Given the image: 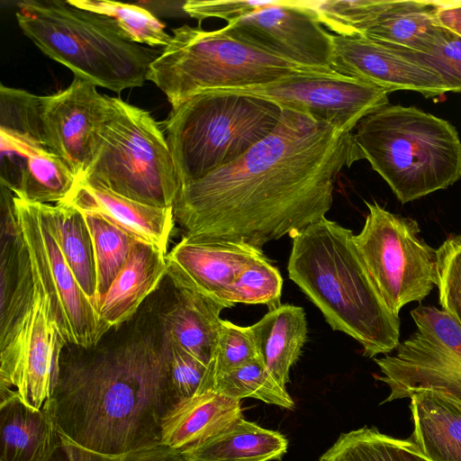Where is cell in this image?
Masks as SVG:
<instances>
[{
  "instance_id": "obj_18",
  "label": "cell",
  "mask_w": 461,
  "mask_h": 461,
  "mask_svg": "<svg viewBox=\"0 0 461 461\" xmlns=\"http://www.w3.org/2000/svg\"><path fill=\"white\" fill-rule=\"evenodd\" d=\"M1 134V185L33 203H58L68 198L77 178L45 147L5 132Z\"/></svg>"
},
{
  "instance_id": "obj_15",
  "label": "cell",
  "mask_w": 461,
  "mask_h": 461,
  "mask_svg": "<svg viewBox=\"0 0 461 461\" xmlns=\"http://www.w3.org/2000/svg\"><path fill=\"white\" fill-rule=\"evenodd\" d=\"M333 43L332 68L341 75L378 86L388 94L411 90L434 97L448 92L440 76L365 35H333Z\"/></svg>"
},
{
  "instance_id": "obj_21",
  "label": "cell",
  "mask_w": 461,
  "mask_h": 461,
  "mask_svg": "<svg viewBox=\"0 0 461 461\" xmlns=\"http://www.w3.org/2000/svg\"><path fill=\"white\" fill-rule=\"evenodd\" d=\"M167 275V254L136 240L128 259L100 298L97 306L101 338L131 320Z\"/></svg>"
},
{
  "instance_id": "obj_16",
  "label": "cell",
  "mask_w": 461,
  "mask_h": 461,
  "mask_svg": "<svg viewBox=\"0 0 461 461\" xmlns=\"http://www.w3.org/2000/svg\"><path fill=\"white\" fill-rule=\"evenodd\" d=\"M263 256L262 249L243 241L183 237L167 254V276L185 281L231 308L229 297L234 282Z\"/></svg>"
},
{
  "instance_id": "obj_42",
  "label": "cell",
  "mask_w": 461,
  "mask_h": 461,
  "mask_svg": "<svg viewBox=\"0 0 461 461\" xmlns=\"http://www.w3.org/2000/svg\"><path fill=\"white\" fill-rule=\"evenodd\" d=\"M208 366L171 341L170 375L179 401L192 397L199 389Z\"/></svg>"
},
{
  "instance_id": "obj_34",
  "label": "cell",
  "mask_w": 461,
  "mask_h": 461,
  "mask_svg": "<svg viewBox=\"0 0 461 461\" xmlns=\"http://www.w3.org/2000/svg\"><path fill=\"white\" fill-rule=\"evenodd\" d=\"M321 23L339 36L363 35L392 4L391 0L307 2Z\"/></svg>"
},
{
  "instance_id": "obj_36",
  "label": "cell",
  "mask_w": 461,
  "mask_h": 461,
  "mask_svg": "<svg viewBox=\"0 0 461 461\" xmlns=\"http://www.w3.org/2000/svg\"><path fill=\"white\" fill-rule=\"evenodd\" d=\"M39 107V95L1 85L0 131L45 147Z\"/></svg>"
},
{
  "instance_id": "obj_43",
  "label": "cell",
  "mask_w": 461,
  "mask_h": 461,
  "mask_svg": "<svg viewBox=\"0 0 461 461\" xmlns=\"http://www.w3.org/2000/svg\"><path fill=\"white\" fill-rule=\"evenodd\" d=\"M438 23L461 36V1H436Z\"/></svg>"
},
{
  "instance_id": "obj_26",
  "label": "cell",
  "mask_w": 461,
  "mask_h": 461,
  "mask_svg": "<svg viewBox=\"0 0 461 461\" xmlns=\"http://www.w3.org/2000/svg\"><path fill=\"white\" fill-rule=\"evenodd\" d=\"M288 442L278 431L242 417L228 428L181 453L190 461H281Z\"/></svg>"
},
{
  "instance_id": "obj_9",
  "label": "cell",
  "mask_w": 461,
  "mask_h": 461,
  "mask_svg": "<svg viewBox=\"0 0 461 461\" xmlns=\"http://www.w3.org/2000/svg\"><path fill=\"white\" fill-rule=\"evenodd\" d=\"M108 102L95 156L79 179L148 205L173 207L181 183L158 122L120 97Z\"/></svg>"
},
{
  "instance_id": "obj_13",
  "label": "cell",
  "mask_w": 461,
  "mask_h": 461,
  "mask_svg": "<svg viewBox=\"0 0 461 461\" xmlns=\"http://www.w3.org/2000/svg\"><path fill=\"white\" fill-rule=\"evenodd\" d=\"M13 202L21 233L53 297L62 337L70 345L95 346L101 339L97 310L77 281L59 245L45 229L38 203L14 194Z\"/></svg>"
},
{
  "instance_id": "obj_40",
  "label": "cell",
  "mask_w": 461,
  "mask_h": 461,
  "mask_svg": "<svg viewBox=\"0 0 461 461\" xmlns=\"http://www.w3.org/2000/svg\"><path fill=\"white\" fill-rule=\"evenodd\" d=\"M48 461H190L183 453L158 444L121 456H108L77 447L60 439Z\"/></svg>"
},
{
  "instance_id": "obj_38",
  "label": "cell",
  "mask_w": 461,
  "mask_h": 461,
  "mask_svg": "<svg viewBox=\"0 0 461 461\" xmlns=\"http://www.w3.org/2000/svg\"><path fill=\"white\" fill-rule=\"evenodd\" d=\"M436 257L439 303L461 324V235L447 238Z\"/></svg>"
},
{
  "instance_id": "obj_33",
  "label": "cell",
  "mask_w": 461,
  "mask_h": 461,
  "mask_svg": "<svg viewBox=\"0 0 461 461\" xmlns=\"http://www.w3.org/2000/svg\"><path fill=\"white\" fill-rule=\"evenodd\" d=\"M383 44L409 61L440 76L448 92L461 93L460 35L438 23L420 50Z\"/></svg>"
},
{
  "instance_id": "obj_25",
  "label": "cell",
  "mask_w": 461,
  "mask_h": 461,
  "mask_svg": "<svg viewBox=\"0 0 461 461\" xmlns=\"http://www.w3.org/2000/svg\"><path fill=\"white\" fill-rule=\"evenodd\" d=\"M260 358L278 384L285 388L289 371L298 360L307 339L303 309L281 304L249 326Z\"/></svg>"
},
{
  "instance_id": "obj_12",
  "label": "cell",
  "mask_w": 461,
  "mask_h": 461,
  "mask_svg": "<svg viewBox=\"0 0 461 461\" xmlns=\"http://www.w3.org/2000/svg\"><path fill=\"white\" fill-rule=\"evenodd\" d=\"M226 35L297 66L333 72V35L307 2L285 1L220 29Z\"/></svg>"
},
{
  "instance_id": "obj_27",
  "label": "cell",
  "mask_w": 461,
  "mask_h": 461,
  "mask_svg": "<svg viewBox=\"0 0 461 461\" xmlns=\"http://www.w3.org/2000/svg\"><path fill=\"white\" fill-rule=\"evenodd\" d=\"M41 221L59 245L69 268L97 310L93 243L85 216L72 205L38 203Z\"/></svg>"
},
{
  "instance_id": "obj_30",
  "label": "cell",
  "mask_w": 461,
  "mask_h": 461,
  "mask_svg": "<svg viewBox=\"0 0 461 461\" xmlns=\"http://www.w3.org/2000/svg\"><path fill=\"white\" fill-rule=\"evenodd\" d=\"M78 8L110 19L128 41L150 47L165 48L171 40L166 25L152 13L138 5L109 0H68Z\"/></svg>"
},
{
  "instance_id": "obj_14",
  "label": "cell",
  "mask_w": 461,
  "mask_h": 461,
  "mask_svg": "<svg viewBox=\"0 0 461 461\" xmlns=\"http://www.w3.org/2000/svg\"><path fill=\"white\" fill-rule=\"evenodd\" d=\"M108 107V96L77 77L66 89L40 96L44 146L60 158L77 179L94 160Z\"/></svg>"
},
{
  "instance_id": "obj_24",
  "label": "cell",
  "mask_w": 461,
  "mask_h": 461,
  "mask_svg": "<svg viewBox=\"0 0 461 461\" xmlns=\"http://www.w3.org/2000/svg\"><path fill=\"white\" fill-rule=\"evenodd\" d=\"M413 432L410 438L430 461H461V406L443 393H411Z\"/></svg>"
},
{
  "instance_id": "obj_37",
  "label": "cell",
  "mask_w": 461,
  "mask_h": 461,
  "mask_svg": "<svg viewBox=\"0 0 461 461\" xmlns=\"http://www.w3.org/2000/svg\"><path fill=\"white\" fill-rule=\"evenodd\" d=\"M283 278L265 257L252 262L236 279L229 301L236 303L266 304L268 311L281 305Z\"/></svg>"
},
{
  "instance_id": "obj_11",
  "label": "cell",
  "mask_w": 461,
  "mask_h": 461,
  "mask_svg": "<svg viewBox=\"0 0 461 461\" xmlns=\"http://www.w3.org/2000/svg\"><path fill=\"white\" fill-rule=\"evenodd\" d=\"M254 96L352 131L360 120L389 104L388 93L336 71L295 75L261 85L218 89Z\"/></svg>"
},
{
  "instance_id": "obj_22",
  "label": "cell",
  "mask_w": 461,
  "mask_h": 461,
  "mask_svg": "<svg viewBox=\"0 0 461 461\" xmlns=\"http://www.w3.org/2000/svg\"><path fill=\"white\" fill-rule=\"evenodd\" d=\"M0 461H48L60 438L47 402L37 410L25 404L16 391L0 402Z\"/></svg>"
},
{
  "instance_id": "obj_2",
  "label": "cell",
  "mask_w": 461,
  "mask_h": 461,
  "mask_svg": "<svg viewBox=\"0 0 461 461\" xmlns=\"http://www.w3.org/2000/svg\"><path fill=\"white\" fill-rule=\"evenodd\" d=\"M161 302L157 291L93 347H64L47 400L61 440L108 456L161 444L162 421L180 402Z\"/></svg>"
},
{
  "instance_id": "obj_39",
  "label": "cell",
  "mask_w": 461,
  "mask_h": 461,
  "mask_svg": "<svg viewBox=\"0 0 461 461\" xmlns=\"http://www.w3.org/2000/svg\"><path fill=\"white\" fill-rule=\"evenodd\" d=\"M418 331L461 360V324L448 312L433 306L411 311Z\"/></svg>"
},
{
  "instance_id": "obj_23",
  "label": "cell",
  "mask_w": 461,
  "mask_h": 461,
  "mask_svg": "<svg viewBox=\"0 0 461 461\" xmlns=\"http://www.w3.org/2000/svg\"><path fill=\"white\" fill-rule=\"evenodd\" d=\"M242 417L240 400L212 389L179 402L162 421L161 443L183 452L220 433Z\"/></svg>"
},
{
  "instance_id": "obj_20",
  "label": "cell",
  "mask_w": 461,
  "mask_h": 461,
  "mask_svg": "<svg viewBox=\"0 0 461 461\" xmlns=\"http://www.w3.org/2000/svg\"><path fill=\"white\" fill-rule=\"evenodd\" d=\"M63 202L83 214L104 219L165 254L168 252V242L176 222L173 207L148 205L83 179H77L73 191Z\"/></svg>"
},
{
  "instance_id": "obj_41",
  "label": "cell",
  "mask_w": 461,
  "mask_h": 461,
  "mask_svg": "<svg viewBox=\"0 0 461 461\" xmlns=\"http://www.w3.org/2000/svg\"><path fill=\"white\" fill-rule=\"evenodd\" d=\"M285 1L187 0L183 2L182 10L199 22L208 18H220L230 23L255 11L275 5H281Z\"/></svg>"
},
{
  "instance_id": "obj_7",
  "label": "cell",
  "mask_w": 461,
  "mask_h": 461,
  "mask_svg": "<svg viewBox=\"0 0 461 461\" xmlns=\"http://www.w3.org/2000/svg\"><path fill=\"white\" fill-rule=\"evenodd\" d=\"M282 113L273 102L218 89L171 109L165 136L181 186L238 159L275 130Z\"/></svg>"
},
{
  "instance_id": "obj_32",
  "label": "cell",
  "mask_w": 461,
  "mask_h": 461,
  "mask_svg": "<svg viewBox=\"0 0 461 461\" xmlns=\"http://www.w3.org/2000/svg\"><path fill=\"white\" fill-rule=\"evenodd\" d=\"M212 390L235 400L254 398L267 404L294 409V402L261 359L215 377Z\"/></svg>"
},
{
  "instance_id": "obj_5",
  "label": "cell",
  "mask_w": 461,
  "mask_h": 461,
  "mask_svg": "<svg viewBox=\"0 0 461 461\" xmlns=\"http://www.w3.org/2000/svg\"><path fill=\"white\" fill-rule=\"evenodd\" d=\"M353 139L402 203L461 178V140L447 121L412 106L386 104L358 122Z\"/></svg>"
},
{
  "instance_id": "obj_19",
  "label": "cell",
  "mask_w": 461,
  "mask_h": 461,
  "mask_svg": "<svg viewBox=\"0 0 461 461\" xmlns=\"http://www.w3.org/2000/svg\"><path fill=\"white\" fill-rule=\"evenodd\" d=\"M169 296L162 298L160 316L170 340L208 366L221 327V312L230 308L190 284L168 278Z\"/></svg>"
},
{
  "instance_id": "obj_28",
  "label": "cell",
  "mask_w": 461,
  "mask_h": 461,
  "mask_svg": "<svg viewBox=\"0 0 461 461\" xmlns=\"http://www.w3.org/2000/svg\"><path fill=\"white\" fill-rule=\"evenodd\" d=\"M436 1H392L363 34L372 40L420 50L438 24Z\"/></svg>"
},
{
  "instance_id": "obj_8",
  "label": "cell",
  "mask_w": 461,
  "mask_h": 461,
  "mask_svg": "<svg viewBox=\"0 0 461 461\" xmlns=\"http://www.w3.org/2000/svg\"><path fill=\"white\" fill-rule=\"evenodd\" d=\"M313 72L321 71L280 59L221 30L185 24L172 30L169 43L150 64L147 80L174 109L204 90L246 87Z\"/></svg>"
},
{
  "instance_id": "obj_31",
  "label": "cell",
  "mask_w": 461,
  "mask_h": 461,
  "mask_svg": "<svg viewBox=\"0 0 461 461\" xmlns=\"http://www.w3.org/2000/svg\"><path fill=\"white\" fill-rule=\"evenodd\" d=\"M90 231L96 276V303L108 291L125 265L136 240L104 219L83 214Z\"/></svg>"
},
{
  "instance_id": "obj_6",
  "label": "cell",
  "mask_w": 461,
  "mask_h": 461,
  "mask_svg": "<svg viewBox=\"0 0 461 461\" xmlns=\"http://www.w3.org/2000/svg\"><path fill=\"white\" fill-rule=\"evenodd\" d=\"M17 23L39 50L74 77L117 94L143 86L160 52L125 39L113 22L68 0L17 4Z\"/></svg>"
},
{
  "instance_id": "obj_3",
  "label": "cell",
  "mask_w": 461,
  "mask_h": 461,
  "mask_svg": "<svg viewBox=\"0 0 461 461\" xmlns=\"http://www.w3.org/2000/svg\"><path fill=\"white\" fill-rule=\"evenodd\" d=\"M353 232L326 217L291 238L287 271L333 330L374 357L396 349L400 319L388 310L351 241Z\"/></svg>"
},
{
  "instance_id": "obj_10",
  "label": "cell",
  "mask_w": 461,
  "mask_h": 461,
  "mask_svg": "<svg viewBox=\"0 0 461 461\" xmlns=\"http://www.w3.org/2000/svg\"><path fill=\"white\" fill-rule=\"evenodd\" d=\"M365 203L368 214L351 241L384 304L399 317L403 306L421 302L437 285L436 250L420 237L415 220Z\"/></svg>"
},
{
  "instance_id": "obj_44",
  "label": "cell",
  "mask_w": 461,
  "mask_h": 461,
  "mask_svg": "<svg viewBox=\"0 0 461 461\" xmlns=\"http://www.w3.org/2000/svg\"><path fill=\"white\" fill-rule=\"evenodd\" d=\"M457 402H458V401H457ZM459 402V404H460V406H461V402Z\"/></svg>"
},
{
  "instance_id": "obj_4",
  "label": "cell",
  "mask_w": 461,
  "mask_h": 461,
  "mask_svg": "<svg viewBox=\"0 0 461 461\" xmlns=\"http://www.w3.org/2000/svg\"><path fill=\"white\" fill-rule=\"evenodd\" d=\"M0 273V388H14L24 402L40 405L52 393L68 343L17 221L1 223Z\"/></svg>"
},
{
  "instance_id": "obj_17",
  "label": "cell",
  "mask_w": 461,
  "mask_h": 461,
  "mask_svg": "<svg viewBox=\"0 0 461 461\" xmlns=\"http://www.w3.org/2000/svg\"><path fill=\"white\" fill-rule=\"evenodd\" d=\"M390 388L383 403L408 398L419 390L443 393L461 402V360L419 331L400 343L396 354L374 358Z\"/></svg>"
},
{
  "instance_id": "obj_29",
  "label": "cell",
  "mask_w": 461,
  "mask_h": 461,
  "mask_svg": "<svg viewBox=\"0 0 461 461\" xmlns=\"http://www.w3.org/2000/svg\"><path fill=\"white\" fill-rule=\"evenodd\" d=\"M318 461H430L411 439L366 426L341 433Z\"/></svg>"
},
{
  "instance_id": "obj_35",
  "label": "cell",
  "mask_w": 461,
  "mask_h": 461,
  "mask_svg": "<svg viewBox=\"0 0 461 461\" xmlns=\"http://www.w3.org/2000/svg\"><path fill=\"white\" fill-rule=\"evenodd\" d=\"M261 359L249 326L221 320L216 346L198 391L210 390L215 377Z\"/></svg>"
},
{
  "instance_id": "obj_1",
  "label": "cell",
  "mask_w": 461,
  "mask_h": 461,
  "mask_svg": "<svg viewBox=\"0 0 461 461\" xmlns=\"http://www.w3.org/2000/svg\"><path fill=\"white\" fill-rule=\"evenodd\" d=\"M353 132L283 109L245 154L182 185L173 204L183 237L262 249L325 217L339 172L359 160Z\"/></svg>"
}]
</instances>
